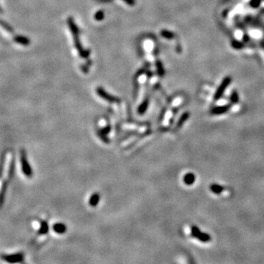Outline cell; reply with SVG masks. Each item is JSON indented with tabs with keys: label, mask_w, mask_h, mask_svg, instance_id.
<instances>
[{
	"label": "cell",
	"mask_w": 264,
	"mask_h": 264,
	"mask_svg": "<svg viewBox=\"0 0 264 264\" xmlns=\"http://www.w3.org/2000/svg\"><path fill=\"white\" fill-rule=\"evenodd\" d=\"M68 24L69 26L70 31H71L72 34H73L74 45H75L76 49H77L78 52L79 54V56L81 58H87L90 56V50H85L83 49L82 46H81V43L79 40V28L77 25H76L74 19L71 17H69L68 19Z\"/></svg>",
	"instance_id": "6da1fadb"
},
{
	"label": "cell",
	"mask_w": 264,
	"mask_h": 264,
	"mask_svg": "<svg viewBox=\"0 0 264 264\" xmlns=\"http://www.w3.org/2000/svg\"><path fill=\"white\" fill-rule=\"evenodd\" d=\"M20 156H21V163L23 172L25 174V175L27 176V177H32V170L30 165H29V164L27 161V153H26L25 149H21Z\"/></svg>",
	"instance_id": "7a4b0ae2"
},
{
	"label": "cell",
	"mask_w": 264,
	"mask_h": 264,
	"mask_svg": "<svg viewBox=\"0 0 264 264\" xmlns=\"http://www.w3.org/2000/svg\"><path fill=\"white\" fill-rule=\"evenodd\" d=\"M96 92H97L98 96H100V97L103 98L104 100L109 102V103H120V98L109 94L107 91H105L101 87H97V89H96Z\"/></svg>",
	"instance_id": "3957f363"
},
{
	"label": "cell",
	"mask_w": 264,
	"mask_h": 264,
	"mask_svg": "<svg viewBox=\"0 0 264 264\" xmlns=\"http://www.w3.org/2000/svg\"><path fill=\"white\" fill-rule=\"evenodd\" d=\"M191 236L193 237L196 238L198 240H200L202 242H209L211 240V237L209 234L202 233L200 230V229L197 226H192L191 228Z\"/></svg>",
	"instance_id": "277c9868"
},
{
	"label": "cell",
	"mask_w": 264,
	"mask_h": 264,
	"mask_svg": "<svg viewBox=\"0 0 264 264\" xmlns=\"http://www.w3.org/2000/svg\"><path fill=\"white\" fill-rule=\"evenodd\" d=\"M230 82H231V78L230 77H227L223 79L222 82L221 83V85H219V88L217 89V92H215L214 97H213L215 101H217L219 98H221V96H222V94L224 93V92L225 91L226 88L228 87V85H230Z\"/></svg>",
	"instance_id": "5b68a950"
},
{
	"label": "cell",
	"mask_w": 264,
	"mask_h": 264,
	"mask_svg": "<svg viewBox=\"0 0 264 264\" xmlns=\"http://www.w3.org/2000/svg\"><path fill=\"white\" fill-rule=\"evenodd\" d=\"M2 258L8 263H20L24 261V255L17 253L14 255H2Z\"/></svg>",
	"instance_id": "8992f818"
},
{
	"label": "cell",
	"mask_w": 264,
	"mask_h": 264,
	"mask_svg": "<svg viewBox=\"0 0 264 264\" xmlns=\"http://www.w3.org/2000/svg\"><path fill=\"white\" fill-rule=\"evenodd\" d=\"M100 200H101V195L99 194V193L96 192L91 195L90 200H89V204L91 207H96L99 203Z\"/></svg>",
	"instance_id": "52a82bcc"
},
{
	"label": "cell",
	"mask_w": 264,
	"mask_h": 264,
	"mask_svg": "<svg viewBox=\"0 0 264 264\" xmlns=\"http://www.w3.org/2000/svg\"><path fill=\"white\" fill-rule=\"evenodd\" d=\"M53 230L55 233L58 234H63L67 231V227L62 223H56L53 225Z\"/></svg>",
	"instance_id": "ba28073f"
},
{
	"label": "cell",
	"mask_w": 264,
	"mask_h": 264,
	"mask_svg": "<svg viewBox=\"0 0 264 264\" xmlns=\"http://www.w3.org/2000/svg\"><path fill=\"white\" fill-rule=\"evenodd\" d=\"M195 175L192 172H188L183 177V182L186 185L191 186L194 183L195 181Z\"/></svg>",
	"instance_id": "9c48e42d"
},
{
	"label": "cell",
	"mask_w": 264,
	"mask_h": 264,
	"mask_svg": "<svg viewBox=\"0 0 264 264\" xmlns=\"http://www.w3.org/2000/svg\"><path fill=\"white\" fill-rule=\"evenodd\" d=\"M230 109L229 105L222 106V107H214L211 110V114L213 115H221L223 113H225L228 109Z\"/></svg>",
	"instance_id": "30bf717a"
},
{
	"label": "cell",
	"mask_w": 264,
	"mask_h": 264,
	"mask_svg": "<svg viewBox=\"0 0 264 264\" xmlns=\"http://www.w3.org/2000/svg\"><path fill=\"white\" fill-rule=\"evenodd\" d=\"M148 106H149V98H146L138 108V114L141 115H144L148 109Z\"/></svg>",
	"instance_id": "8fae6325"
},
{
	"label": "cell",
	"mask_w": 264,
	"mask_h": 264,
	"mask_svg": "<svg viewBox=\"0 0 264 264\" xmlns=\"http://www.w3.org/2000/svg\"><path fill=\"white\" fill-rule=\"evenodd\" d=\"M189 112L183 113V114L181 116V118H179L178 121L177 122V124H176V126H175V130L179 129L180 128H181L182 126H183V123H184L187 121L188 119H189Z\"/></svg>",
	"instance_id": "7c38bea8"
},
{
	"label": "cell",
	"mask_w": 264,
	"mask_h": 264,
	"mask_svg": "<svg viewBox=\"0 0 264 264\" xmlns=\"http://www.w3.org/2000/svg\"><path fill=\"white\" fill-rule=\"evenodd\" d=\"M48 232H49V224L46 221H42L38 234L39 235H44V234L47 233Z\"/></svg>",
	"instance_id": "4fadbf2b"
},
{
	"label": "cell",
	"mask_w": 264,
	"mask_h": 264,
	"mask_svg": "<svg viewBox=\"0 0 264 264\" xmlns=\"http://www.w3.org/2000/svg\"><path fill=\"white\" fill-rule=\"evenodd\" d=\"M156 67H157L158 74H159V75L161 77H164L165 72H164V69L163 65H162V63H161V61L157 60V62H156Z\"/></svg>",
	"instance_id": "5bb4252c"
},
{
	"label": "cell",
	"mask_w": 264,
	"mask_h": 264,
	"mask_svg": "<svg viewBox=\"0 0 264 264\" xmlns=\"http://www.w3.org/2000/svg\"><path fill=\"white\" fill-rule=\"evenodd\" d=\"M161 35L163 38L168 39V40H171V39H173L175 38V34L172 32L166 30V29H164L161 32Z\"/></svg>",
	"instance_id": "9a60e30c"
},
{
	"label": "cell",
	"mask_w": 264,
	"mask_h": 264,
	"mask_svg": "<svg viewBox=\"0 0 264 264\" xmlns=\"http://www.w3.org/2000/svg\"><path fill=\"white\" fill-rule=\"evenodd\" d=\"M210 188H211V190L215 194H219V193H221L224 190V187L217 184H212Z\"/></svg>",
	"instance_id": "2e32d148"
},
{
	"label": "cell",
	"mask_w": 264,
	"mask_h": 264,
	"mask_svg": "<svg viewBox=\"0 0 264 264\" xmlns=\"http://www.w3.org/2000/svg\"><path fill=\"white\" fill-rule=\"evenodd\" d=\"M104 18V13L103 10H98L96 14H95V19L96 21H102Z\"/></svg>",
	"instance_id": "e0dca14e"
},
{
	"label": "cell",
	"mask_w": 264,
	"mask_h": 264,
	"mask_svg": "<svg viewBox=\"0 0 264 264\" xmlns=\"http://www.w3.org/2000/svg\"><path fill=\"white\" fill-rule=\"evenodd\" d=\"M239 95H238L236 91H233L232 92L231 96H230V101L233 102V104H237L239 102Z\"/></svg>",
	"instance_id": "ac0fdd59"
},
{
	"label": "cell",
	"mask_w": 264,
	"mask_h": 264,
	"mask_svg": "<svg viewBox=\"0 0 264 264\" xmlns=\"http://www.w3.org/2000/svg\"><path fill=\"white\" fill-rule=\"evenodd\" d=\"M232 45H233V48H235V49H241L243 46V44L241 43V42L236 41V40H234L232 43Z\"/></svg>",
	"instance_id": "d6986e66"
},
{
	"label": "cell",
	"mask_w": 264,
	"mask_h": 264,
	"mask_svg": "<svg viewBox=\"0 0 264 264\" xmlns=\"http://www.w3.org/2000/svg\"><path fill=\"white\" fill-rule=\"evenodd\" d=\"M261 4V0H252L250 2L251 6L253 7H257L260 5Z\"/></svg>",
	"instance_id": "ffe728a7"
},
{
	"label": "cell",
	"mask_w": 264,
	"mask_h": 264,
	"mask_svg": "<svg viewBox=\"0 0 264 264\" xmlns=\"http://www.w3.org/2000/svg\"><path fill=\"white\" fill-rule=\"evenodd\" d=\"M123 1H124L126 4H127V5H131V6H133V5H134L135 3H136L135 0H123Z\"/></svg>",
	"instance_id": "44dd1931"
}]
</instances>
